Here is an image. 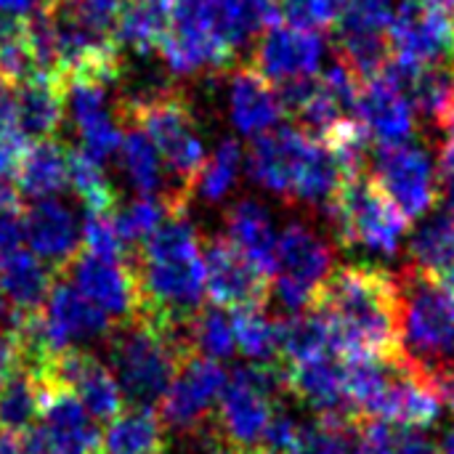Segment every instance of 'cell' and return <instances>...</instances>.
<instances>
[{"label": "cell", "mask_w": 454, "mask_h": 454, "mask_svg": "<svg viewBox=\"0 0 454 454\" xmlns=\"http://www.w3.org/2000/svg\"><path fill=\"white\" fill-rule=\"evenodd\" d=\"M250 454H274V452H269V450H255V452H250Z\"/></svg>", "instance_id": "52"}, {"label": "cell", "mask_w": 454, "mask_h": 454, "mask_svg": "<svg viewBox=\"0 0 454 454\" xmlns=\"http://www.w3.org/2000/svg\"><path fill=\"white\" fill-rule=\"evenodd\" d=\"M19 319H21V311L0 293V333H16L19 327Z\"/></svg>", "instance_id": "45"}, {"label": "cell", "mask_w": 454, "mask_h": 454, "mask_svg": "<svg viewBox=\"0 0 454 454\" xmlns=\"http://www.w3.org/2000/svg\"><path fill=\"white\" fill-rule=\"evenodd\" d=\"M287 394L319 418L348 420L359 426V418L346 394V362L340 354H325L290 364L285 370Z\"/></svg>", "instance_id": "17"}, {"label": "cell", "mask_w": 454, "mask_h": 454, "mask_svg": "<svg viewBox=\"0 0 454 454\" xmlns=\"http://www.w3.org/2000/svg\"><path fill=\"white\" fill-rule=\"evenodd\" d=\"M19 367H21V354L16 338L11 333H0V380H5Z\"/></svg>", "instance_id": "42"}, {"label": "cell", "mask_w": 454, "mask_h": 454, "mask_svg": "<svg viewBox=\"0 0 454 454\" xmlns=\"http://www.w3.org/2000/svg\"><path fill=\"white\" fill-rule=\"evenodd\" d=\"M325 213L343 247H364L380 255H394L410 229V221L367 170L343 178Z\"/></svg>", "instance_id": "8"}, {"label": "cell", "mask_w": 454, "mask_h": 454, "mask_svg": "<svg viewBox=\"0 0 454 454\" xmlns=\"http://www.w3.org/2000/svg\"><path fill=\"white\" fill-rule=\"evenodd\" d=\"M69 279L90 303H96L114 325L136 317L138 311V285L130 263H109L88 250H77V255L56 271Z\"/></svg>", "instance_id": "15"}, {"label": "cell", "mask_w": 454, "mask_h": 454, "mask_svg": "<svg viewBox=\"0 0 454 454\" xmlns=\"http://www.w3.org/2000/svg\"><path fill=\"white\" fill-rule=\"evenodd\" d=\"M48 391L51 383L24 364L0 380V431L24 434L32 428L43 412Z\"/></svg>", "instance_id": "30"}, {"label": "cell", "mask_w": 454, "mask_h": 454, "mask_svg": "<svg viewBox=\"0 0 454 454\" xmlns=\"http://www.w3.org/2000/svg\"><path fill=\"white\" fill-rule=\"evenodd\" d=\"M205 295L213 306L226 311L266 309L271 301V279L226 237L202 239Z\"/></svg>", "instance_id": "13"}, {"label": "cell", "mask_w": 454, "mask_h": 454, "mask_svg": "<svg viewBox=\"0 0 454 454\" xmlns=\"http://www.w3.org/2000/svg\"><path fill=\"white\" fill-rule=\"evenodd\" d=\"M128 0H69L64 3L72 16L88 27L93 35L98 37H106V40H114V32H117V21H120V13L125 8ZM117 43V40H114Z\"/></svg>", "instance_id": "40"}, {"label": "cell", "mask_w": 454, "mask_h": 454, "mask_svg": "<svg viewBox=\"0 0 454 454\" xmlns=\"http://www.w3.org/2000/svg\"><path fill=\"white\" fill-rule=\"evenodd\" d=\"M114 213H88L85 210V221H82V250H88L90 255L109 261V263H125L128 253L114 231Z\"/></svg>", "instance_id": "38"}, {"label": "cell", "mask_w": 454, "mask_h": 454, "mask_svg": "<svg viewBox=\"0 0 454 454\" xmlns=\"http://www.w3.org/2000/svg\"><path fill=\"white\" fill-rule=\"evenodd\" d=\"M226 386V372L221 362L192 354L178 367L173 383L160 399V420L165 431L178 434L181 439L200 434L210 426L215 415V404Z\"/></svg>", "instance_id": "11"}, {"label": "cell", "mask_w": 454, "mask_h": 454, "mask_svg": "<svg viewBox=\"0 0 454 454\" xmlns=\"http://www.w3.org/2000/svg\"><path fill=\"white\" fill-rule=\"evenodd\" d=\"M444 144H454V109L447 120V128H444Z\"/></svg>", "instance_id": "49"}, {"label": "cell", "mask_w": 454, "mask_h": 454, "mask_svg": "<svg viewBox=\"0 0 454 454\" xmlns=\"http://www.w3.org/2000/svg\"><path fill=\"white\" fill-rule=\"evenodd\" d=\"M27 146L29 141L19 128H0V178L13 176Z\"/></svg>", "instance_id": "41"}, {"label": "cell", "mask_w": 454, "mask_h": 454, "mask_svg": "<svg viewBox=\"0 0 454 454\" xmlns=\"http://www.w3.org/2000/svg\"><path fill=\"white\" fill-rule=\"evenodd\" d=\"M109 370L130 407L154 410L173 383L178 367L194 354L189 343V322L170 325L149 317L117 322L106 335Z\"/></svg>", "instance_id": "5"}, {"label": "cell", "mask_w": 454, "mask_h": 454, "mask_svg": "<svg viewBox=\"0 0 454 454\" xmlns=\"http://www.w3.org/2000/svg\"><path fill=\"white\" fill-rule=\"evenodd\" d=\"M325 56V37L319 29L295 24H271L253 45L250 64L277 85L306 80L319 72Z\"/></svg>", "instance_id": "14"}, {"label": "cell", "mask_w": 454, "mask_h": 454, "mask_svg": "<svg viewBox=\"0 0 454 454\" xmlns=\"http://www.w3.org/2000/svg\"><path fill=\"white\" fill-rule=\"evenodd\" d=\"M314 306L330 319L343 359H396V287L383 266L335 269Z\"/></svg>", "instance_id": "2"}, {"label": "cell", "mask_w": 454, "mask_h": 454, "mask_svg": "<svg viewBox=\"0 0 454 454\" xmlns=\"http://www.w3.org/2000/svg\"><path fill=\"white\" fill-rule=\"evenodd\" d=\"M454 37V19L447 11L404 0L391 19L388 45L391 56L412 64L447 61Z\"/></svg>", "instance_id": "16"}, {"label": "cell", "mask_w": 454, "mask_h": 454, "mask_svg": "<svg viewBox=\"0 0 454 454\" xmlns=\"http://www.w3.org/2000/svg\"><path fill=\"white\" fill-rule=\"evenodd\" d=\"M43 317L59 354L77 343H90L98 338L106 340L109 330L114 327V322L61 274H53Z\"/></svg>", "instance_id": "18"}, {"label": "cell", "mask_w": 454, "mask_h": 454, "mask_svg": "<svg viewBox=\"0 0 454 454\" xmlns=\"http://www.w3.org/2000/svg\"><path fill=\"white\" fill-rule=\"evenodd\" d=\"M394 11V0H348L333 27L338 61L346 64L359 82L378 77L391 59L388 27Z\"/></svg>", "instance_id": "12"}, {"label": "cell", "mask_w": 454, "mask_h": 454, "mask_svg": "<svg viewBox=\"0 0 454 454\" xmlns=\"http://www.w3.org/2000/svg\"><path fill=\"white\" fill-rule=\"evenodd\" d=\"M67 168L69 186L82 200L88 213H114L120 207V197L104 173V162H98L80 146H67Z\"/></svg>", "instance_id": "32"}, {"label": "cell", "mask_w": 454, "mask_h": 454, "mask_svg": "<svg viewBox=\"0 0 454 454\" xmlns=\"http://www.w3.org/2000/svg\"><path fill=\"white\" fill-rule=\"evenodd\" d=\"M226 239L271 277L277 261V234L263 202L242 197L226 210Z\"/></svg>", "instance_id": "25"}, {"label": "cell", "mask_w": 454, "mask_h": 454, "mask_svg": "<svg viewBox=\"0 0 454 454\" xmlns=\"http://www.w3.org/2000/svg\"><path fill=\"white\" fill-rule=\"evenodd\" d=\"M0 454H32L27 447L24 434L13 431H0Z\"/></svg>", "instance_id": "46"}, {"label": "cell", "mask_w": 454, "mask_h": 454, "mask_svg": "<svg viewBox=\"0 0 454 454\" xmlns=\"http://www.w3.org/2000/svg\"><path fill=\"white\" fill-rule=\"evenodd\" d=\"M242 146L239 141L234 138H223L213 157L205 160L197 181H194V189L197 194L205 200V202H221L223 197L231 194V189L237 186V178H239V170H242Z\"/></svg>", "instance_id": "37"}, {"label": "cell", "mask_w": 454, "mask_h": 454, "mask_svg": "<svg viewBox=\"0 0 454 454\" xmlns=\"http://www.w3.org/2000/svg\"><path fill=\"white\" fill-rule=\"evenodd\" d=\"M37 8H43V0H0V13L13 19H27Z\"/></svg>", "instance_id": "44"}, {"label": "cell", "mask_w": 454, "mask_h": 454, "mask_svg": "<svg viewBox=\"0 0 454 454\" xmlns=\"http://www.w3.org/2000/svg\"><path fill=\"white\" fill-rule=\"evenodd\" d=\"M333 271L335 245L317 229V223L295 218L277 237L271 298H277L287 314L311 309Z\"/></svg>", "instance_id": "9"}, {"label": "cell", "mask_w": 454, "mask_h": 454, "mask_svg": "<svg viewBox=\"0 0 454 454\" xmlns=\"http://www.w3.org/2000/svg\"><path fill=\"white\" fill-rule=\"evenodd\" d=\"M359 442L375 454H439L426 428L399 426L388 420H362Z\"/></svg>", "instance_id": "36"}, {"label": "cell", "mask_w": 454, "mask_h": 454, "mask_svg": "<svg viewBox=\"0 0 454 454\" xmlns=\"http://www.w3.org/2000/svg\"><path fill=\"white\" fill-rule=\"evenodd\" d=\"M189 343L194 354L213 359V362H226L237 354V340H234V325H231V311L221 306H202L192 319H189Z\"/></svg>", "instance_id": "35"}, {"label": "cell", "mask_w": 454, "mask_h": 454, "mask_svg": "<svg viewBox=\"0 0 454 454\" xmlns=\"http://www.w3.org/2000/svg\"><path fill=\"white\" fill-rule=\"evenodd\" d=\"M24 239L29 250L56 274L61 271L80 250V231L77 221L69 207L59 200H35L24 205Z\"/></svg>", "instance_id": "21"}, {"label": "cell", "mask_w": 454, "mask_h": 454, "mask_svg": "<svg viewBox=\"0 0 454 454\" xmlns=\"http://www.w3.org/2000/svg\"><path fill=\"white\" fill-rule=\"evenodd\" d=\"M367 165L372 181L407 221L426 215L442 197L439 165L426 149L410 141L375 146V154Z\"/></svg>", "instance_id": "10"}, {"label": "cell", "mask_w": 454, "mask_h": 454, "mask_svg": "<svg viewBox=\"0 0 454 454\" xmlns=\"http://www.w3.org/2000/svg\"><path fill=\"white\" fill-rule=\"evenodd\" d=\"M396 362L420 380L454 372V293L407 263L394 274Z\"/></svg>", "instance_id": "4"}, {"label": "cell", "mask_w": 454, "mask_h": 454, "mask_svg": "<svg viewBox=\"0 0 454 454\" xmlns=\"http://www.w3.org/2000/svg\"><path fill=\"white\" fill-rule=\"evenodd\" d=\"M114 114L117 122H133L149 136V141L160 152L170 186L192 200L194 181L207 157L186 90L160 88L144 96H128L117 101Z\"/></svg>", "instance_id": "6"}, {"label": "cell", "mask_w": 454, "mask_h": 454, "mask_svg": "<svg viewBox=\"0 0 454 454\" xmlns=\"http://www.w3.org/2000/svg\"><path fill=\"white\" fill-rule=\"evenodd\" d=\"M410 263L434 279H444L454 269V218L434 215L410 239Z\"/></svg>", "instance_id": "31"}, {"label": "cell", "mask_w": 454, "mask_h": 454, "mask_svg": "<svg viewBox=\"0 0 454 454\" xmlns=\"http://www.w3.org/2000/svg\"><path fill=\"white\" fill-rule=\"evenodd\" d=\"M210 423H213V420H210ZM186 442H189L192 447H189L184 454H229L223 447H221V442L215 439L213 426L202 428V431H200V434H194V436H186Z\"/></svg>", "instance_id": "43"}, {"label": "cell", "mask_w": 454, "mask_h": 454, "mask_svg": "<svg viewBox=\"0 0 454 454\" xmlns=\"http://www.w3.org/2000/svg\"><path fill=\"white\" fill-rule=\"evenodd\" d=\"M247 173L266 192L311 213L327 210L348 178L333 152L301 128H271L255 136L247 152Z\"/></svg>", "instance_id": "3"}, {"label": "cell", "mask_w": 454, "mask_h": 454, "mask_svg": "<svg viewBox=\"0 0 454 454\" xmlns=\"http://www.w3.org/2000/svg\"><path fill=\"white\" fill-rule=\"evenodd\" d=\"M359 442V426L335 418L298 420L295 439L287 454H354Z\"/></svg>", "instance_id": "34"}, {"label": "cell", "mask_w": 454, "mask_h": 454, "mask_svg": "<svg viewBox=\"0 0 454 454\" xmlns=\"http://www.w3.org/2000/svg\"><path fill=\"white\" fill-rule=\"evenodd\" d=\"M67 114V85L59 74H35L16 85V125L27 141L59 138Z\"/></svg>", "instance_id": "23"}, {"label": "cell", "mask_w": 454, "mask_h": 454, "mask_svg": "<svg viewBox=\"0 0 454 454\" xmlns=\"http://www.w3.org/2000/svg\"><path fill=\"white\" fill-rule=\"evenodd\" d=\"M138 285L141 317L186 325L205 306V261L202 239L194 223L170 215L136 253L128 255Z\"/></svg>", "instance_id": "1"}, {"label": "cell", "mask_w": 454, "mask_h": 454, "mask_svg": "<svg viewBox=\"0 0 454 454\" xmlns=\"http://www.w3.org/2000/svg\"><path fill=\"white\" fill-rule=\"evenodd\" d=\"M61 3H69V0H43V5H61Z\"/></svg>", "instance_id": "50"}, {"label": "cell", "mask_w": 454, "mask_h": 454, "mask_svg": "<svg viewBox=\"0 0 454 454\" xmlns=\"http://www.w3.org/2000/svg\"><path fill=\"white\" fill-rule=\"evenodd\" d=\"M13 186L19 189L21 200H48L64 192L69 184V168H67V144L56 138L45 141H29L24 149L16 170H13Z\"/></svg>", "instance_id": "24"}, {"label": "cell", "mask_w": 454, "mask_h": 454, "mask_svg": "<svg viewBox=\"0 0 454 454\" xmlns=\"http://www.w3.org/2000/svg\"><path fill=\"white\" fill-rule=\"evenodd\" d=\"M170 13L173 0H128L114 32L117 45L130 48L138 56L157 53L162 37L170 29Z\"/></svg>", "instance_id": "29"}, {"label": "cell", "mask_w": 454, "mask_h": 454, "mask_svg": "<svg viewBox=\"0 0 454 454\" xmlns=\"http://www.w3.org/2000/svg\"><path fill=\"white\" fill-rule=\"evenodd\" d=\"M104 454H165L168 436L160 415L146 407L120 412L101 434Z\"/></svg>", "instance_id": "28"}, {"label": "cell", "mask_w": 454, "mask_h": 454, "mask_svg": "<svg viewBox=\"0 0 454 454\" xmlns=\"http://www.w3.org/2000/svg\"><path fill=\"white\" fill-rule=\"evenodd\" d=\"M356 120L364 125L378 146L404 144L418 128V114L412 101L402 88H396L386 74L359 82L356 93Z\"/></svg>", "instance_id": "19"}, {"label": "cell", "mask_w": 454, "mask_h": 454, "mask_svg": "<svg viewBox=\"0 0 454 454\" xmlns=\"http://www.w3.org/2000/svg\"><path fill=\"white\" fill-rule=\"evenodd\" d=\"M37 426L43 431L45 454H104V431L88 415L82 402L67 388L51 386Z\"/></svg>", "instance_id": "20"}, {"label": "cell", "mask_w": 454, "mask_h": 454, "mask_svg": "<svg viewBox=\"0 0 454 454\" xmlns=\"http://www.w3.org/2000/svg\"><path fill=\"white\" fill-rule=\"evenodd\" d=\"M423 5H431V8H439V11H447V13H454V0H418Z\"/></svg>", "instance_id": "47"}, {"label": "cell", "mask_w": 454, "mask_h": 454, "mask_svg": "<svg viewBox=\"0 0 454 454\" xmlns=\"http://www.w3.org/2000/svg\"><path fill=\"white\" fill-rule=\"evenodd\" d=\"M237 351L247 362H279V319H271L266 309L231 311Z\"/></svg>", "instance_id": "33"}, {"label": "cell", "mask_w": 454, "mask_h": 454, "mask_svg": "<svg viewBox=\"0 0 454 454\" xmlns=\"http://www.w3.org/2000/svg\"><path fill=\"white\" fill-rule=\"evenodd\" d=\"M348 0H277L279 19L306 29H330L346 11Z\"/></svg>", "instance_id": "39"}, {"label": "cell", "mask_w": 454, "mask_h": 454, "mask_svg": "<svg viewBox=\"0 0 454 454\" xmlns=\"http://www.w3.org/2000/svg\"><path fill=\"white\" fill-rule=\"evenodd\" d=\"M439 454H454V428L447 434V439H444V444L439 447Z\"/></svg>", "instance_id": "48"}, {"label": "cell", "mask_w": 454, "mask_h": 454, "mask_svg": "<svg viewBox=\"0 0 454 454\" xmlns=\"http://www.w3.org/2000/svg\"><path fill=\"white\" fill-rule=\"evenodd\" d=\"M282 362H247L226 378L213 415V434L229 454L263 450L269 426L287 391Z\"/></svg>", "instance_id": "7"}, {"label": "cell", "mask_w": 454, "mask_h": 454, "mask_svg": "<svg viewBox=\"0 0 454 454\" xmlns=\"http://www.w3.org/2000/svg\"><path fill=\"white\" fill-rule=\"evenodd\" d=\"M447 61L454 67V37H452V48H450V56H447Z\"/></svg>", "instance_id": "51"}, {"label": "cell", "mask_w": 454, "mask_h": 454, "mask_svg": "<svg viewBox=\"0 0 454 454\" xmlns=\"http://www.w3.org/2000/svg\"><path fill=\"white\" fill-rule=\"evenodd\" d=\"M51 285H53V271L29 247H19L0 258V293L19 311L43 309Z\"/></svg>", "instance_id": "27"}, {"label": "cell", "mask_w": 454, "mask_h": 454, "mask_svg": "<svg viewBox=\"0 0 454 454\" xmlns=\"http://www.w3.org/2000/svg\"><path fill=\"white\" fill-rule=\"evenodd\" d=\"M325 354H338V343L330 319L317 306L279 319V362L285 367Z\"/></svg>", "instance_id": "26"}, {"label": "cell", "mask_w": 454, "mask_h": 454, "mask_svg": "<svg viewBox=\"0 0 454 454\" xmlns=\"http://www.w3.org/2000/svg\"><path fill=\"white\" fill-rule=\"evenodd\" d=\"M285 114V104L274 82H269L250 61L239 64L229 80V117L245 136H261Z\"/></svg>", "instance_id": "22"}]
</instances>
